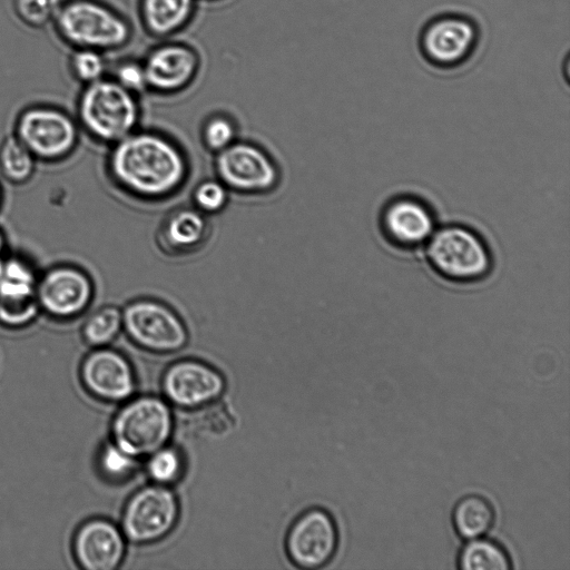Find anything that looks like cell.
<instances>
[{
    "instance_id": "cell-1",
    "label": "cell",
    "mask_w": 570,
    "mask_h": 570,
    "mask_svg": "<svg viewBox=\"0 0 570 570\" xmlns=\"http://www.w3.org/2000/svg\"><path fill=\"white\" fill-rule=\"evenodd\" d=\"M108 171L118 187L142 200L174 195L188 176L187 158L163 134L134 130L112 144Z\"/></svg>"
},
{
    "instance_id": "cell-2",
    "label": "cell",
    "mask_w": 570,
    "mask_h": 570,
    "mask_svg": "<svg viewBox=\"0 0 570 570\" xmlns=\"http://www.w3.org/2000/svg\"><path fill=\"white\" fill-rule=\"evenodd\" d=\"M51 21L58 37L72 49L104 52L124 46L130 37L124 18L96 0H63Z\"/></svg>"
},
{
    "instance_id": "cell-3",
    "label": "cell",
    "mask_w": 570,
    "mask_h": 570,
    "mask_svg": "<svg viewBox=\"0 0 570 570\" xmlns=\"http://www.w3.org/2000/svg\"><path fill=\"white\" fill-rule=\"evenodd\" d=\"M81 127L96 140L115 144L132 132L139 120L135 95L114 79L85 85L77 105Z\"/></svg>"
},
{
    "instance_id": "cell-4",
    "label": "cell",
    "mask_w": 570,
    "mask_h": 570,
    "mask_svg": "<svg viewBox=\"0 0 570 570\" xmlns=\"http://www.w3.org/2000/svg\"><path fill=\"white\" fill-rule=\"evenodd\" d=\"M426 257L438 275L459 284L479 282L488 276L492 267L485 242L462 225L435 229L426 242Z\"/></svg>"
},
{
    "instance_id": "cell-5",
    "label": "cell",
    "mask_w": 570,
    "mask_h": 570,
    "mask_svg": "<svg viewBox=\"0 0 570 570\" xmlns=\"http://www.w3.org/2000/svg\"><path fill=\"white\" fill-rule=\"evenodd\" d=\"M481 28L469 14L448 11L426 20L417 35V49L423 60L439 70H455L475 55Z\"/></svg>"
},
{
    "instance_id": "cell-6",
    "label": "cell",
    "mask_w": 570,
    "mask_h": 570,
    "mask_svg": "<svg viewBox=\"0 0 570 570\" xmlns=\"http://www.w3.org/2000/svg\"><path fill=\"white\" fill-rule=\"evenodd\" d=\"M111 431L114 443L131 456L150 455L171 435V411L159 397L141 396L117 413Z\"/></svg>"
},
{
    "instance_id": "cell-7",
    "label": "cell",
    "mask_w": 570,
    "mask_h": 570,
    "mask_svg": "<svg viewBox=\"0 0 570 570\" xmlns=\"http://www.w3.org/2000/svg\"><path fill=\"white\" fill-rule=\"evenodd\" d=\"M14 136L36 159L56 161L66 158L76 148L78 125L59 108L32 106L18 116Z\"/></svg>"
},
{
    "instance_id": "cell-8",
    "label": "cell",
    "mask_w": 570,
    "mask_h": 570,
    "mask_svg": "<svg viewBox=\"0 0 570 570\" xmlns=\"http://www.w3.org/2000/svg\"><path fill=\"white\" fill-rule=\"evenodd\" d=\"M122 312V328L140 347L158 352L179 351L187 343L181 318L166 304L153 298L128 303Z\"/></svg>"
},
{
    "instance_id": "cell-9",
    "label": "cell",
    "mask_w": 570,
    "mask_h": 570,
    "mask_svg": "<svg viewBox=\"0 0 570 570\" xmlns=\"http://www.w3.org/2000/svg\"><path fill=\"white\" fill-rule=\"evenodd\" d=\"M217 178L230 190L242 194H264L275 188L279 179L273 158L261 147L235 140L216 154Z\"/></svg>"
},
{
    "instance_id": "cell-10",
    "label": "cell",
    "mask_w": 570,
    "mask_h": 570,
    "mask_svg": "<svg viewBox=\"0 0 570 570\" xmlns=\"http://www.w3.org/2000/svg\"><path fill=\"white\" fill-rule=\"evenodd\" d=\"M178 502L166 485L146 487L128 501L122 514V530L135 543H148L161 539L175 527Z\"/></svg>"
},
{
    "instance_id": "cell-11",
    "label": "cell",
    "mask_w": 570,
    "mask_h": 570,
    "mask_svg": "<svg viewBox=\"0 0 570 570\" xmlns=\"http://www.w3.org/2000/svg\"><path fill=\"white\" fill-rule=\"evenodd\" d=\"M94 291V283L83 269L61 264L39 276L36 298L39 308L50 316L71 318L87 309Z\"/></svg>"
},
{
    "instance_id": "cell-12",
    "label": "cell",
    "mask_w": 570,
    "mask_h": 570,
    "mask_svg": "<svg viewBox=\"0 0 570 570\" xmlns=\"http://www.w3.org/2000/svg\"><path fill=\"white\" fill-rule=\"evenodd\" d=\"M39 276L22 256L4 254L0 259V323L21 327L31 323L40 308L36 298Z\"/></svg>"
},
{
    "instance_id": "cell-13",
    "label": "cell",
    "mask_w": 570,
    "mask_h": 570,
    "mask_svg": "<svg viewBox=\"0 0 570 570\" xmlns=\"http://www.w3.org/2000/svg\"><path fill=\"white\" fill-rule=\"evenodd\" d=\"M338 544L334 519L323 509H311L291 528L286 549L291 560L299 568L315 569L328 563Z\"/></svg>"
},
{
    "instance_id": "cell-14",
    "label": "cell",
    "mask_w": 570,
    "mask_h": 570,
    "mask_svg": "<svg viewBox=\"0 0 570 570\" xmlns=\"http://www.w3.org/2000/svg\"><path fill=\"white\" fill-rule=\"evenodd\" d=\"M220 373L197 361H180L167 368L163 390L174 404L195 409L215 402L224 392Z\"/></svg>"
},
{
    "instance_id": "cell-15",
    "label": "cell",
    "mask_w": 570,
    "mask_h": 570,
    "mask_svg": "<svg viewBox=\"0 0 570 570\" xmlns=\"http://www.w3.org/2000/svg\"><path fill=\"white\" fill-rule=\"evenodd\" d=\"M380 224L385 239L400 249L417 248L435 230L432 210L413 196L390 200L382 210Z\"/></svg>"
},
{
    "instance_id": "cell-16",
    "label": "cell",
    "mask_w": 570,
    "mask_h": 570,
    "mask_svg": "<svg viewBox=\"0 0 570 570\" xmlns=\"http://www.w3.org/2000/svg\"><path fill=\"white\" fill-rule=\"evenodd\" d=\"M81 380L91 394L108 402L124 401L135 390L130 364L120 353L108 348H98L85 358Z\"/></svg>"
},
{
    "instance_id": "cell-17",
    "label": "cell",
    "mask_w": 570,
    "mask_h": 570,
    "mask_svg": "<svg viewBox=\"0 0 570 570\" xmlns=\"http://www.w3.org/2000/svg\"><path fill=\"white\" fill-rule=\"evenodd\" d=\"M78 563L87 570H114L125 556V540L111 522L95 519L83 523L73 540Z\"/></svg>"
},
{
    "instance_id": "cell-18",
    "label": "cell",
    "mask_w": 570,
    "mask_h": 570,
    "mask_svg": "<svg viewBox=\"0 0 570 570\" xmlns=\"http://www.w3.org/2000/svg\"><path fill=\"white\" fill-rule=\"evenodd\" d=\"M147 88L159 92H176L194 79L198 58L183 45H165L154 49L142 63Z\"/></svg>"
},
{
    "instance_id": "cell-19",
    "label": "cell",
    "mask_w": 570,
    "mask_h": 570,
    "mask_svg": "<svg viewBox=\"0 0 570 570\" xmlns=\"http://www.w3.org/2000/svg\"><path fill=\"white\" fill-rule=\"evenodd\" d=\"M209 234L205 214L181 207L170 212L158 229V243L169 254L183 255L200 248Z\"/></svg>"
},
{
    "instance_id": "cell-20",
    "label": "cell",
    "mask_w": 570,
    "mask_h": 570,
    "mask_svg": "<svg viewBox=\"0 0 570 570\" xmlns=\"http://www.w3.org/2000/svg\"><path fill=\"white\" fill-rule=\"evenodd\" d=\"M495 519L491 502L480 494H466L454 505L452 523L455 532L464 540L484 537Z\"/></svg>"
},
{
    "instance_id": "cell-21",
    "label": "cell",
    "mask_w": 570,
    "mask_h": 570,
    "mask_svg": "<svg viewBox=\"0 0 570 570\" xmlns=\"http://www.w3.org/2000/svg\"><path fill=\"white\" fill-rule=\"evenodd\" d=\"M140 9L149 32L167 36L188 21L194 9V0H141Z\"/></svg>"
},
{
    "instance_id": "cell-22",
    "label": "cell",
    "mask_w": 570,
    "mask_h": 570,
    "mask_svg": "<svg viewBox=\"0 0 570 570\" xmlns=\"http://www.w3.org/2000/svg\"><path fill=\"white\" fill-rule=\"evenodd\" d=\"M458 567L462 570H509L512 561L502 544L481 537L468 540L461 548Z\"/></svg>"
},
{
    "instance_id": "cell-23",
    "label": "cell",
    "mask_w": 570,
    "mask_h": 570,
    "mask_svg": "<svg viewBox=\"0 0 570 570\" xmlns=\"http://www.w3.org/2000/svg\"><path fill=\"white\" fill-rule=\"evenodd\" d=\"M36 157L14 136L7 137L0 145V173L13 184L29 180L36 168Z\"/></svg>"
},
{
    "instance_id": "cell-24",
    "label": "cell",
    "mask_w": 570,
    "mask_h": 570,
    "mask_svg": "<svg viewBox=\"0 0 570 570\" xmlns=\"http://www.w3.org/2000/svg\"><path fill=\"white\" fill-rule=\"evenodd\" d=\"M122 328V312L107 305L94 312L82 326L86 342L96 347H104L112 342Z\"/></svg>"
},
{
    "instance_id": "cell-25",
    "label": "cell",
    "mask_w": 570,
    "mask_h": 570,
    "mask_svg": "<svg viewBox=\"0 0 570 570\" xmlns=\"http://www.w3.org/2000/svg\"><path fill=\"white\" fill-rule=\"evenodd\" d=\"M68 66L72 77L83 85L104 78L106 72V60L102 52L94 49H72Z\"/></svg>"
},
{
    "instance_id": "cell-26",
    "label": "cell",
    "mask_w": 570,
    "mask_h": 570,
    "mask_svg": "<svg viewBox=\"0 0 570 570\" xmlns=\"http://www.w3.org/2000/svg\"><path fill=\"white\" fill-rule=\"evenodd\" d=\"M147 472L156 483L170 484L177 481L183 472V459L175 449L163 446L150 454Z\"/></svg>"
},
{
    "instance_id": "cell-27",
    "label": "cell",
    "mask_w": 570,
    "mask_h": 570,
    "mask_svg": "<svg viewBox=\"0 0 570 570\" xmlns=\"http://www.w3.org/2000/svg\"><path fill=\"white\" fill-rule=\"evenodd\" d=\"M193 202L203 214L218 213L228 202V188L218 178L203 180L194 189Z\"/></svg>"
},
{
    "instance_id": "cell-28",
    "label": "cell",
    "mask_w": 570,
    "mask_h": 570,
    "mask_svg": "<svg viewBox=\"0 0 570 570\" xmlns=\"http://www.w3.org/2000/svg\"><path fill=\"white\" fill-rule=\"evenodd\" d=\"M207 149L218 153L236 140V126L224 115H215L206 120L202 130Z\"/></svg>"
},
{
    "instance_id": "cell-29",
    "label": "cell",
    "mask_w": 570,
    "mask_h": 570,
    "mask_svg": "<svg viewBox=\"0 0 570 570\" xmlns=\"http://www.w3.org/2000/svg\"><path fill=\"white\" fill-rule=\"evenodd\" d=\"M99 466L107 478L121 480L134 472L137 466V459L112 442L102 448L99 455Z\"/></svg>"
},
{
    "instance_id": "cell-30",
    "label": "cell",
    "mask_w": 570,
    "mask_h": 570,
    "mask_svg": "<svg viewBox=\"0 0 570 570\" xmlns=\"http://www.w3.org/2000/svg\"><path fill=\"white\" fill-rule=\"evenodd\" d=\"M61 0H13L16 16L27 26L42 27L51 21Z\"/></svg>"
},
{
    "instance_id": "cell-31",
    "label": "cell",
    "mask_w": 570,
    "mask_h": 570,
    "mask_svg": "<svg viewBox=\"0 0 570 570\" xmlns=\"http://www.w3.org/2000/svg\"><path fill=\"white\" fill-rule=\"evenodd\" d=\"M200 410L193 417L196 421V428L200 432L223 434L229 430L232 417L224 405L212 402Z\"/></svg>"
},
{
    "instance_id": "cell-32",
    "label": "cell",
    "mask_w": 570,
    "mask_h": 570,
    "mask_svg": "<svg viewBox=\"0 0 570 570\" xmlns=\"http://www.w3.org/2000/svg\"><path fill=\"white\" fill-rule=\"evenodd\" d=\"M114 80L132 94L147 88L144 66L134 61L120 63L115 70Z\"/></svg>"
},
{
    "instance_id": "cell-33",
    "label": "cell",
    "mask_w": 570,
    "mask_h": 570,
    "mask_svg": "<svg viewBox=\"0 0 570 570\" xmlns=\"http://www.w3.org/2000/svg\"><path fill=\"white\" fill-rule=\"evenodd\" d=\"M6 253V238L2 232L0 230V259Z\"/></svg>"
},
{
    "instance_id": "cell-34",
    "label": "cell",
    "mask_w": 570,
    "mask_h": 570,
    "mask_svg": "<svg viewBox=\"0 0 570 570\" xmlns=\"http://www.w3.org/2000/svg\"><path fill=\"white\" fill-rule=\"evenodd\" d=\"M1 202H2V190H1V187H0V206H1Z\"/></svg>"
}]
</instances>
